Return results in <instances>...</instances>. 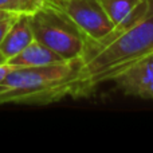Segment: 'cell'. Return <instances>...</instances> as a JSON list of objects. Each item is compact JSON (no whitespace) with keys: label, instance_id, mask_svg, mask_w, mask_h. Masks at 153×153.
Wrapping results in <instances>:
<instances>
[{"label":"cell","instance_id":"6da1fadb","mask_svg":"<svg viewBox=\"0 0 153 153\" xmlns=\"http://www.w3.org/2000/svg\"><path fill=\"white\" fill-rule=\"evenodd\" d=\"M66 97H89L83 58L13 67L0 83V105H50Z\"/></svg>","mask_w":153,"mask_h":153},{"label":"cell","instance_id":"7a4b0ae2","mask_svg":"<svg viewBox=\"0 0 153 153\" xmlns=\"http://www.w3.org/2000/svg\"><path fill=\"white\" fill-rule=\"evenodd\" d=\"M153 51V0L146 13L128 28L113 34L105 43L87 48L83 56L87 94L111 82L129 66Z\"/></svg>","mask_w":153,"mask_h":153},{"label":"cell","instance_id":"3957f363","mask_svg":"<svg viewBox=\"0 0 153 153\" xmlns=\"http://www.w3.org/2000/svg\"><path fill=\"white\" fill-rule=\"evenodd\" d=\"M34 39L56 53L65 61L83 58L89 47V40L79 28L55 5L43 3L30 13Z\"/></svg>","mask_w":153,"mask_h":153},{"label":"cell","instance_id":"277c9868","mask_svg":"<svg viewBox=\"0 0 153 153\" xmlns=\"http://www.w3.org/2000/svg\"><path fill=\"white\" fill-rule=\"evenodd\" d=\"M66 13L94 48L111 36L114 26L100 0H46Z\"/></svg>","mask_w":153,"mask_h":153},{"label":"cell","instance_id":"5b68a950","mask_svg":"<svg viewBox=\"0 0 153 153\" xmlns=\"http://www.w3.org/2000/svg\"><path fill=\"white\" fill-rule=\"evenodd\" d=\"M111 82L125 95L153 100V51L124 70Z\"/></svg>","mask_w":153,"mask_h":153},{"label":"cell","instance_id":"8992f818","mask_svg":"<svg viewBox=\"0 0 153 153\" xmlns=\"http://www.w3.org/2000/svg\"><path fill=\"white\" fill-rule=\"evenodd\" d=\"M100 1L114 26L113 34L122 31L140 20L149 8V0H100Z\"/></svg>","mask_w":153,"mask_h":153},{"label":"cell","instance_id":"52a82bcc","mask_svg":"<svg viewBox=\"0 0 153 153\" xmlns=\"http://www.w3.org/2000/svg\"><path fill=\"white\" fill-rule=\"evenodd\" d=\"M32 40L34 34L30 26V15L22 13L15 18L12 26L0 43V51L4 54L5 58L10 59L26 48Z\"/></svg>","mask_w":153,"mask_h":153},{"label":"cell","instance_id":"ba28073f","mask_svg":"<svg viewBox=\"0 0 153 153\" xmlns=\"http://www.w3.org/2000/svg\"><path fill=\"white\" fill-rule=\"evenodd\" d=\"M62 61H65L62 56L34 39L19 54L8 59L7 63L11 67H39Z\"/></svg>","mask_w":153,"mask_h":153},{"label":"cell","instance_id":"9c48e42d","mask_svg":"<svg viewBox=\"0 0 153 153\" xmlns=\"http://www.w3.org/2000/svg\"><path fill=\"white\" fill-rule=\"evenodd\" d=\"M45 0H0V10L13 15L32 13L40 7Z\"/></svg>","mask_w":153,"mask_h":153},{"label":"cell","instance_id":"30bf717a","mask_svg":"<svg viewBox=\"0 0 153 153\" xmlns=\"http://www.w3.org/2000/svg\"><path fill=\"white\" fill-rule=\"evenodd\" d=\"M18 15H11L8 16V18L3 19V20H0V43L3 42V39H4L5 34L8 32V30H10V27L12 26L13 20H15V18Z\"/></svg>","mask_w":153,"mask_h":153},{"label":"cell","instance_id":"8fae6325","mask_svg":"<svg viewBox=\"0 0 153 153\" xmlns=\"http://www.w3.org/2000/svg\"><path fill=\"white\" fill-rule=\"evenodd\" d=\"M13 67H11L8 63H1L0 65V83L5 79V76L10 74V71L12 70Z\"/></svg>","mask_w":153,"mask_h":153},{"label":"cell","instance_id":"7c38bea8","mask_svg":"<svg viewBox=\"0 0 153 153\" xmlns=\"http://www.w3.org/2000/svg\"><path fill=\"white\" fill-rule=\"evenodd\" d=\"M11 15H13V13H8V12H5V11H1V10H0V20H3V19L8 18V16H11Z\"/></svg>","mask_w":153,"mask_h":153},{"label":"cell","instance_id":"4fadbf2b","mask_svg":"<svg viewBox=\"0 0 153 153\" xmlns=\"http://www.w3.org/2000/svg\"><path fill=\"white\" fill-rule=\"evenodd\" d=\"M7 61H8V59L5 58L4 54H3L1 51H0V65H1V63H7Z\"/></svg>","mask_w":153,"mask_h":153}]
</instances>
